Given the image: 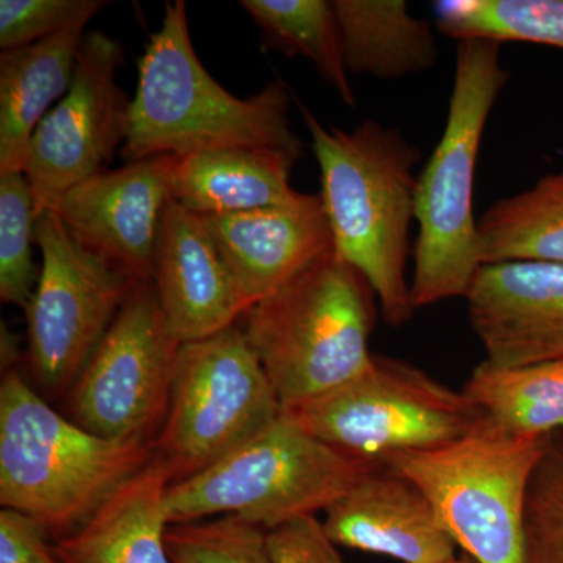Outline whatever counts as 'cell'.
<instances>
[{"label":"cell","mask_w":563,"mask_h":563,"mask_svg":"<svg viewBox=\"0 0 563 563\" xmlns=\"http://www.w3.org/2000/svg\"><path fill=\"white\" fill-rule=\"evenodd\" d=\"M299 110L320 166L333 247L372 284L385 322L406 324L417 310L406 268L421 152L377 121L342 131L324 128L303 103Z\"/></svg>","instance_id":"cell-1"},{"label":"cell","mask_w":563,"mask_h":563,"mask_svg":"<svg viewBox=\"0 0 563 563\" xmlns=\"http://www.w3.org/2000/svg\"><path fill=\"white\" fill-rule=\"evenodd\" d=\"M290 91L277 79L247 99L224 90L203 68L192 47L187 3L166 2L161 31L151 36L139 63L122 157L263 147L298 161L302 141L291 131Z\"/></svg>","instance_id":"cell-2"},{"label":"cell","mask_w":563,"mask_h":563,"mask_svg":"<svg viewBox=\"0 0 563 563\" xmlns=\"http://www.w3.org/2000/svg\"><path fill=\"white\" fill-rule=\"evenodd\" d=\"M154 443L110 440L62 417L16 369L0 385V504L58 540L87 523L154 459Z\"/></svg>","instance_id":"cell-3"},{"label":"cell","mask_w":563,"mask_h":563,"mask_svg":"<svg viewBox=\"0 0 563 563\" xmlns=\"http://www.w3.org/2000/svg\"><path fill=\"white\" fill-rule=\"evenodd\" d=\"M501 43L462 40L442 139L418 176L417 242L410 282L415 309L465 298L483 266L474 217V176L485 125L509 81Z\"/></svg>","instance_id":"cell-4"},{"label":"cell","mask_w":563,"mask_h":563,"mask_svg":"<svg viewBox=\"0 0 563 563\" xmlns=\"http://www.w3.org/2000/svg\"><path fill=\"white\" fill-rule=\"evenodd\" d=\"M376 299L368 279L333 250L247 310L244 335L284 409L372 365Z\"/></svg>","instance_id":"cell-5"},{"label":"cell","mask_w":563,"mask_h":563,"mask_svg":"<svg viewBox=\"0 0 563 563\" xmlns=\"http://www.w3.org/2000/svg\"><path fill=\"white\" fill-rule=\"evenodd\" d=\"M376 463L321 442L287 410L265 431L190 479L169 485L168 525L233 517L272 529L324 512Z\"/></svg>","instance_id":"cell-6"},{"label":"cell","mask_w":563,"mask_h":563,"mask_svg":"<svg viewBox=\"0 0 563 563\" xmlns=\"http://www.w3.org/2000/svg\"><path fill=\"white\" fill-rule=\"evenodd\" d=\"M548 439L515 435L483 417L453 443L379 463L428 496L462 553L479 563H525L526 498Z\"/></svg>","instance_id":"cell-7"},{"label":"cell","mask_w":563,"mask_h":563,"mask_svg":"<svg viewBox=\"0 0 563 563\" xmlns=\"http://www.w3.org/2000/svg\"><path fill=\"white\" fill-rule=\"evenodd\" d=\"M282 404L243 329L180 344L155 454L173 484L221 462L280 417Z\"/></svg>","instance_id":"cell-8"},{"label":"cell","mask_w":563,"mask_h":563,"mask_svg":"<svg viewBox=\"0 0 563 563\" xmlns=\"http://www.w3.org/2000/svg\"><path fill=\"white\" fill-rule=\"evenodd\" d=\"M284 410L321 442L372 463L453 443L483 418L465 393L412 363L376 354L350 383Z\"/></svg>","instance_id":"cell-9"},{"label":"cell","mask_w":563,"mask_h":563,"mask_svg":"<svg viewBox=\"0 0 563 563\" xmlns=\"http://www.w3.org/2000/svg\"><path fill=\"white\" fill-rule=\"evenodd\" d=\"M43 265L27 309V361L44 390L76 383L111 322L140 282L85 250L54 211L36 218Z\"/></svg>","instance_id":"cell-10"},{"label":"cell","mask_w":563,"mask_h":563,"mask_svg":"<svg viewBox=\"0 0 563 563\" xmlns=\"http://www.w3.org/2000/svg\"><path fill=\"white\" fill-rule=\"evenodd\" d=\"M179 347L154 285L140 282L70 387V420L103 439L154 443Z\"/></svg>","instance_id":"cell-11"},{"label":"cell","mask_w":563,"mask_h":563,"mask_svg":"<svg viewBox=\"0 0 563 563\" xmlns=\"http://www.w3.org/2000/svg\"><path fill=\"white\" fill-rule=\"evenodd\" d=\"M122 65L120 41L102 32L84 36L68 92L31 141L24 174L36 218L70 188L106 172L124 146L132 99L117 84Z\"/></svg>","instance_id":"cell-12"},{"label":"cell","mask_w":563,"mask_h":563,"mask_svg":"<svg viewBox=\"0 0 563 563\" xmlns=\"http://www.w3.org/2000/svg\"><path fill=\"white\" fill-rule=\"evenodd\" d=\"M174 155L96 174L52 203L70 235L121 272L152 280L163 211L172 201Z\"/></svg>","instance_id":"cell-13"},{"label":"cell","mask_w":563,"mask_h":563,"mask_svg":"<svg viewBox=\"0 0 563 563\" xmlns=\"http://www.w3.org/2000/svg\"><path fill=\"white\" fill-rule=\"evenodd\" d=\"M468 320L488 363L517 368L563 357V265H483L465 295Z\"/></svg>","instance_id":"cell-14"},{"label":"cell","mask_w":563,"mask_h":563,"mask_svg":"<svg viewBox=\"0 0 563 563\" xmlns=\"http://www.w3.org/2000/svg\"><path fill=\"white\" fill-rule=\"evenodd\" d=\"M151 282L180 344L224 331L250 310L203 217L173 199L162 214Z\"/></svg>","instance_id":"cell-15"},{"label":"cell","mask_w":563,"mask_h":563,"mask_svg":"<svg viewBox=\"0 0 563 563\" xmlns=\"http://www.w3.org/2000/svg\"><path fill=\"white\" fill-rule=\"evenodd\" d=\"M325 531L339 547L402 563H446L457 544L432 503L406 476L376 463L324 510Z\"/></svg>","instance_id":"cell-16"},{"label":"cell","mask_w":563,"mask_h":563,"mask_svg":"<svg viewBox=\"0 0 563 563\" xmlns=\"http://www.w3.org/2000/svg\"><path fill=\"white\" fill-rule=\"evenodd\" d=\"M247 306L335 250L320 192L290 207L203 217Z\"/></svg>","instance_id":"cell-17"},{"label":"cell","mask_w":563,"mask_h":563,"mask_svg":"<svg viewBox=\"0 0 563 563\" xmlns=\"http://www.w3.org/2000/svg\"><path fill=\"white\" fill-rule=\"evenodd\" d=\"M173 484L154 459L103 504L87 523L57 540L62 563H173L166 550L165 496Z\"/></svg>","instance_id":"cell-18"},{"label":"cell","mask_w":563,"mask_h":563,"mask_svg":"<svg viewBox=\"0 0 563 563\" xmlns=\"http://www.w3.org/2000/svg\"><path fill=\"white\" fill-rule=\"evenodd\" d=\"M296 158L263 147H236L176 157L172 199L201 217L298 206L309 195L296 191L290 174Z\"/></svg>","instance_id":"cell-19"},{"label":"cell","mask_w":563,"mask_h":563,"mask_svg":"<svg viewBox=\"0 0 563 563\" xmlns=\"http://www.w3.org/2000/svg\"><path fill=\"white\" fill-rule=\"evenodd\" d=\"M85 16L65 31L0 55V174L24 173L33 133L65 98L76 70Z\"/></svg>","instance_id":"cell-20"},{"label":"cell","mask_w":563,"mask_h":563,"mask_svg":"<svg viewBox=\"0 0 563 563\" xmlns=\"http://www.w3.org/2000/svg\"><path fill=\"white\" fill-rule=\"evenodd\" d=\"M347 73L380 80L431 70L439 60L431 22L404 0H333Z\"/></svg>","instance_id":"cell-21"},{"label":"cell","mask_w":563,"mask_h":563,"mask_svg":"<svg viewBox=\"0 0 563 563\" xmlns=\"http://www.w3.org/2000/svg\"><path fill=\"white\" fill-rule=\"evenodd\" d=\"M483 417L521 437H548L563 428V357L517 368L487 361L463 387Z\"/></svg>","instance_id":"cell-22"},{"label":"cell","mask_w":563,"mask_h":563,"mask_svg":"<svg viewBox=\"0 0 563 563\" xmlns=\"http://www.w3.org/2000/svg\"><path fill=\"white\" fill-rule=\"evenodd\" d=\"M483 265L548 262L563 265V169L532 188L499 199L477 220Z\"/></svg>","instance_id":"cell-23"},{"label":"cell","mask_w":563,"mask_h":563,"mask_svg":"<svg viewBox=\"0 0 563 563\" xmlns=\"http://www.w3.org/2000/svg\"><path fill=\"white\" fill-rule=\"evenodd\" d=\"M240 3L261 29L265 49L312 62L342 101L347 107H355L333 2L243 0Z\"/></svg>","instance_id":"cell-24"},{"label":"cell","mask_w":563,"mask_h":563,"mask_svg":"<svg viewBox=\"0 0 563 563\" xmlns=\"http://www.w3.org/2000/svg\"><path fill=\"white\" fill-rule=\"evenodd\" d=\"M433 11V25L457 41H518L563 51V0H442Z\"/></svg>","instance_id":"cell-25"},{"label":"cell","mask_w":563,"mask_h":563,"mask_svg":"<svg viewBox=\"0 0 563 563\" xmlns=\"http://www.w3.org/2000/svg\"><path fill=\"white\" fill-rule=\"evenodd\" d=\"M35 225V201L25 174H0V299L22 310L40 280L33 258Z\"/></svg>","instance_id":"cell-26"},{"label":"cell","mask_w":563,"mask_h":563,"mask_svg":"<svg viewBox=\"0 0 563 563\" xmlns=\"http://www.w3.org/2000/svg\"><path fill=\"white\" fill-rule=\"evenodd\" d=\"M525 563H563V439L551 433L529 483Z\"/></svg>","instance_id":"cell-27"},{"label":"cell","mask_w":563,"mask_h":563,"mask_svg":"<svg viewBox=\"0 0 563 563\" xmlns=\"http://www.w3.org/2000/svg\"><path fill=\"white\" fill-rule=\"evenodd\" d=\"M165 543L173 563H269L265 529L233 517L168 526Z\"/></svg>","instance_id":"cell-28"},{"label":"cell","mask_w":563,"mask_h":563,"mask_svg":"<svg viewBox=\"0 0 563 563\" xmlns=\"http://www.w3.org/2000/svg\"><path fill=\"white\" fill-rule=\"evenodd\" d=\"M106 5L103 0H0V47L20 49L51 38Z\"/></svg>","instance_id":"cell-29"},{"label":"cell","mask_w":563,"mask_h":563,"mask_svg":"<svg viewBox=\"0 0 563 563\" xmlns=\"http://www.w3.org/2000/svg\"><path fill=\"white\" fill-rule=\"evenodd\" d=\"M317 515H299L265 531L269 563H343Z\"/></svg>","instance_id":"cell-30"},{"label":"cell","mask_w":563,"mask_h":563,"mask_svg":"<svg viewBox=\"0 0 563 563\" xmlns=\"http://www.w3.org/2000/svg\"><path fill=\"white\" fill-rule=\"evenodd\" d=\"M47 533L36 521L18 510H0V563H62Z\"/></svg>","instance_id":"cell-31"},{"label":"cell","mask_w":563,"mask_h":563,"mask_svg":"<svg viewBox=\"0 0 563 563\" xmlns=\"http://www.w3.org/2000/svg\"><path fill=\"white\" fill-rule=\"evenodd\" d=\"M0 357H2L3 373L9 372L11 365L20 358V340L13 332L2 322L0 328Z\"/></svg>","instance_id":"cell-32"},{"label":"cell","mask_w":563,"mask_h":563,"mask_svg":"<svg viewBox=\"0 0 563 563\" xmlns=\"http://www.w3.org/2000/svg\"><path fill=\"white\" fill-rule=\"evenodd\" d=\"M446 563H479V562L474 561L472 555H468L466 553H461L457 555V558H454L453 561H450Z\"/></svg>","instance_id":"cell-33"}]
</instances>
